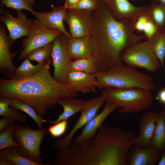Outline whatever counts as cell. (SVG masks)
Masks as SVG:
<instances>
[{"label": "cell", "instance_id": "obj_28", "mask_svg": "<svg viewBox=\"0 0 165 165\" xmlns=\"http://www.w3.org/2000/svg\"><path fill=\"white\" fill-rule=\"evenodd\" d=\"M10 106L27 114L35 121L40 129L43 128V123L47 122V120L43 119L42 116L36 113L33 108L21 100L16 98H10Z\"/></svg>", "mask_w": 165, "mask_h": 165}, {"label": "cell", "instance_id": "obj_38", "mask_svg": "<svg viewBox=\"0 0 165 165\" xmlns=\"http://www.w3.org/2000/svg\"><path fill=\"white\" fill-rule=\"evenodd\" d=\"M64 6L68 9L69 7L73 6L77 3L79 0H64Z\"/></svg>", "mask_w": 165, "mask_h": 165}, {"label": "cell", "instance_id": "obj_30", "mask_svg": "<svg viewBox=\"0 0 165 165\" xmlns=\"http://www.w3.org/2000/svg\"><path fill=\"white\" fill-rule=\"evenodd\" d=\"M35 2V0H1L0 3L17 11L24 9L33 14L35 12L34 10Z\"/></svg>", "mask_w": 165, "mask_h": 165}, {"label": "cell", "instance_id": "obj_9", "mask_svg": "<svg viewBox=\"0 0 165 165\" xmlns=\"http://www.w3.org/2000/svg\"><path fill=\"white\" fill-rule=\"evenodd\" d=\"M106 101L105 98L101 95L86 100L80 116L72 130L65 138L57 140L53 148H61L69 145L76 131L85 126L97 114L99 108Z\"/></svg>", "mask_w": 165, "mask_h": 165}, {"label": "cell", "instance_id": "obj_37", "mask_svg": "<svg viewBox=\"0 0 165 165\" xmlns=\"http://www.w3.org/2000/svg\"><path fill=\"white\" fill-rule=\"evenodd\" d=\"M156 99L160 103L165 105V88L159 91L156 97Z\"/></svg>", "mask_w": 165, "mask_h": 165}, {"label": "cell", "instance_id": "obj_13", "mask_svg": "<svg viewBox=\"0 0 165 165\" xmlns=\"http://www.w3.org/2000/svg\"><path fill=\"white\" fill-rule=\"evenodd\" d=\"M102 3L116 19H126L134 24L141 16L145 13L148 7L146 6H135L128 0H104Z\"/></svg>", "mask_w": 165, "mask_h": 165}, {"label": "cell", "instance_id": "obj_32", "mask_svg": "<svg viewBox=\"0 0 165 165\" xmlns=\"http://www.w3.org/2000/svg\"><path fill=\"white\" fill-rule=\"evenodd\" d=\"M101 4V3L98 0H79L77 3L69 7L68 9L86 10L94 11L99 8Z\"/></svg>", "mask_w": 165, "mask_h": 165}, {"label": "cell", "instance_id": "obj_17", "mask_svg": "<svg viewBox=\"0 0 165 165\" xmlns=\"http://www.w3.org/2000/svg\"><path fill=\"white\" fill-rule=\"evenodd\" d=\"M97 80L94 74L72 72L68 73L65 85L73 93H88L97 88Z\"/></svg>", "mask_w": 165, "mask_h": 165}, {"label": "cell", "instance_id": "obj_23", "mask_svg": "<svg viewBox=\"0 0 165 165\" xmlns=\"http://www.w3.org/2000/svg\"><path fill=\"white\" fill-rule=\"evenodd\" d=\"M145 41L148 46L159 59L160 66L163 67L165 59V30L156 33Z\"/></svg>", "mask_w": 165, "mask_h": 165}, {"label": "cell", "instance_id": "obj_1", "mask_svg": "<svg viewBox=\"0 0 165 165\" xmlns=\"http://www.w3.org/2000/svg\"><path fill=\"white\" fill-rule=\"evenodd\" d=\"M134 25L126 19H115L103 3L93 11L90 35L95 44L97 71L125 64L121 59L123 51L145 37L135 33Z\"/></svg>", "mask_w": 165, "mask_h": 165}, {"label": "cell", "instance_id": "obj_12", "mask_svg": "<svg viewBox=\"0 0 165 165\" xmlns=\"http://www.w3.org/2000/svg\"><path fill=\"white\" fill-rule=\"evenodd\" d=\"M14 41L11 39L6 34L5 25L0 26V70L4 78L13 79L16 68L13 65V60L17 53L21 50L11 53V47Z\"/></svg>", "mask_w": 165, "mask_h": 165}, {"label": "cell", "instance_id": "obj_16", "mask_svg": "<svg viewBox=\"0 0 165 165\" xmlns=\"http://www.w3.org/2000/svg\"><path fill=\"white\" fill-rule=\"evenodd\" d=\"M67 10L68 9L63 6L54 7L52 10L49 12L35 11L33 14L36 19L48 29L59 31L70 38L71 35L66 30L63 24Z\"/></svg>", "mask_w": 165, "mask_h": 165}, {"label": "cell", "instance_id": "obj_25", "mask_svg": "<svg viewBox=\"0 0 165 165\" xmlns=\"http://www.w3.org/2000/svg\"><path fill=\"white\" fill-rule=\"evenodd\" d=\"M10 98L0 97V116L10 118L24 124L27 123V116L19 110L10 106Z\"/></svg>", "mask_w": 165, "mask_h": 165}, {"label": "cell", "instance_id": "obj_35", "mask_svg": "<svg viewBox=\"0 0 165 165\" xmlns=\"http://www.w3.org/2000/svg\"><path fill=\"white\" fill-rule=\"evenodd\" d=\"M148 19V17L145 13L141 16L134 24L135 31L138 33L143 31L145 25Z\"/></svg>", "mask_w": 165, "mask_h": 165}, {"label": "cell", "instance_id": "obj_19", "mask_svg": "<svg viewBox=\"0 0 165 165\" xmlns=\"http://www.w3.org/2000/svg\"><path fill=\"white\" fill-rule=\"evenodd\" d=\"M159 112H150L144 113L139 126V134L134 144L144 147H152V142Z\"/></svg>", "mask_w": 165, "mask_h": 165}, {"label": "cell", "instance_id": "obj_10", "mask_svg": "<svg viewBox=\"0 0 165 165\" xmlns=\"http://www.w3.org/2000/svg\"><path fill=\"white\" fill-rule=\"evenodd\" d=\"M93 11L68 9L64 21L68 24L71 37L90 36Z\"/></svg>", "mask_w": 165, "mask_h": 165}, {"label": "cell", "instance_id": "obj_20", "mask_svg": "<svg viewBox=\"0 0 165 165\" xmlns=\"http://www.w3.org/2000/svg\"><path fill=\"white\" fill-rule=\"evenodd\" d=\"M86 101L83 99H76L75 97H71L62 101L59 104L63 108L62 113L58 116L55 120L47 121V123L55 124L63 120H68L76 113L82 111Z\"/></svg>", "mask_w": 165, "mask_h": 165}, {"label": "cell", "instance_id": "obj_21", "mask_svg": "<svg viewBox=\"0 0 165 165\" xmlns=\"http://www.w3.org/2000/svg\"><path fill=\"white\" fill-rule=\"evenodd\" d=\"M145 14L154 24L156 33L165 30V5L152 0Z\"/></svg>", "mask_w": 165, "mask_h": 165}, {"label": "cell", "instance_id": "obj_8", "mask_svg": "<svg viewBox=\"0 0 165 165\" xmlns=\"http://www.w3.org/2000/svg\"><path fill=\"white\" fill-rule=\"evenodd\" d=\"M69 38L63 34L56 38L53 42L51 57L54 68V79L65 85L68 73V67L72 60L68 52L67 43Z\"/></svg>", "mask_w": 165, "mask_h": 165}, {"label": "cell", "instance_id": "obj_40", "mask_svg": "<svg viewBox=\"0 0 165 165\" xmlns=\"http://www.w3.org/2000/svg\"><path fill=\"white\" fill-rule=\"evenodd\" d=\"M162 153L158 163V165H165V151Z\"/></svg>", "mask_w": 165, "mask_h": 165}, {"label": "cell", "instance_id": "obj_36", "mask_svg": "<svg viewBox=\"0 0 165 165\" xmlns=\"http://www.w3.org/2000/svg\"><path fill=\"white\" fill-rule=\"evenodd\" d=\"M14 121L10 118L3 117L0 119V132L13 124Z\"/></svg>", "mask_w": 165, "mask_h": 165}, {"label": "cell", "instance_id": "obj_29", "mask_svg": "<svg viewBox=\"0 0 165 165\" xmlns=\"http://www.w3.org/2000/svg\"><path fill=\"white\" fill-rule=\"evenodd\" d=\"M53 46L52 42L36 49L30 52L26 58L35 61L38 63H46L51 56Z\"/></svg>", "mask_w": 165, "mask_h": 165}, {"label": "cell", "instance_id": "obj_4", "mask_svg": "<svg viewBox=\"0 0 165 165\" xmlns=\"http://www.w3.org/2000/svg\"><path fill=\"white\" fill-rule=\"evenodd\" d=\"M151 91L136 88H106L101 94L117 108L123 114L139 112L145 111L151 105L153 100Z\"/></svg>", "mask_w": 165, "mask_h": 165}, {"label": "cell", "instance_id": "obj_5", "mask_svg": "<svg viewBox=\"0 0 165 165\" xmlns=\"http://www.w3.org/2000/svg\"><path fill=\"white\" fill-rule=\"evenodd\" d=\"M48 132V130L43 128L34 130L28 125L14 124L13 135L19 144V150L24 156L34 162L42 163L40 146Z\"/></svg>", "mask_w": 165, "mask_h": 165}, {"label": "cell", "instance_id": "obj_6", "mask_svg": "<svg viewBox=\"0 0 165 165\" xmlns=\"http://www.w3.org/2000/svg\"><path fill=\"white\" fill-rule=\"evenodd\" d=\"M122 61L127 66L145 69L155 72L160 66V61L147 46L145 41L139 42L126 48L121 56Z\"/></svg>", "mask_w": 165, "mask_h": 165}, {"label": "cell", "instance_id": "obj_15", "mask_svg": "<svg viewBox=\"0 0 165 165\" xmlns=\"http://www.w3.org/2000/svg\"><path fill=\"white\" fill-rule=\"evenodd\" d=\"M67 48L72 60L95 58V44L94 39L90 35L69 38Z\"/></svg>", "mask_w": 165, "mask_h": 165}, {"label": "cell", "instance_id": "obj_26", "mask_svg": "<svg viewBox=\"0 0 165 165\" xmlns=\"http://www.w3.org/2000/svg\"><path fill=\"white\" fill-rule=\"evenodd\" d=\"M46 63L34 65L30 60L25 58L20 65L16 68L13 79L21 80L33 76L43 68Z\"/></svg>", "mask_w": 165, "mask_h": 165}, {"label": "cell", "instance_id": "obj_18", "mask_svg": "<svg viewBox=\"0 0 165 165\" xmlns=\"http://www.w3.org/2000/svg\"><path fill=\"white\" fill-rule=\"evenodd\" d=\"M106 102L105 106L101 112L97 114L84 127L80 134L72 142L80 143L87 142L94 136L106 118L117 108L112 103L108 101H106Z\"/></svg>", "mask_w": 165, "mask_h": 165}, {"label": "cell", "instance_id": "obj_43", "mask_svg": "<svg viewBox=\"0 0 165 165\" xmlns=\"http://www.w3.org/2000/svg\"><path fill=\"white\" fill-rule=\"evenodd\" d=\"M163 110L165 111V105H164L163 106Z\"/></svg>", "mask_w": 165, "mask_h": 165}, {"label": "cell", "instance_id": "obj_22", "mask_svg": "<svg viewBox=\"0 0 165 165\" xmlns=\"http://www.w3.org/2000/svg\"><path fill=\"white\" fill-rule=\"evenodd\" d=\"M0 150V158L8 160L15 165H51L50 162L39 163L28 159L21 154L18 147H8Z\"/></svg>", "mask_w": 165, "mask_h": 165}, {"label": "cell", "instance_id": "obj_34", "mask_svg": "<svg viewBox=\"0 0 165 165\" xmlns=\"http://www.w3.org/2000/svg\"><path fill=\"white\" fill-rule=\"evenodd\" d=\"M143 32L144 36L147 38V39L151 38L156 33V27L149 18L145 25Z\"/></svg>", "mask_w": 165, "mask_h": 165}, {"label": "cell", "instance_id": "obj_33", "mask_svg": "<svg viewBox=\"0 0 165 165\" xmlns=\"http://www.w3.org/2000/svg\"><path fill=\"white\" fill-rule=\"evenodd\" d=\"M68 120H62L49 127L48 131L53 137L58 138L66 132L68 125Z\"/></svg>", "mask_w": 165, "mask_h": 165}, {"label": "cell", "instance_id": "obj_42", "mask_svg": "<svg viewBox=\"0 0 165 165\" xmlns=\"http://www.w3.org/2000/svg\"><path fill=\"white\" fill-rule=\"evenodd\" d=\"M101 3H102L104 0H98Z\"/></svg>", "mask_w": 165, "mask_h": 165}, {"label": "cell", "instance_id": "obj_3", "mask_svg": "<svg viewBox=\"0 0 165 165\" xmlns=\"http://www.w3.org/2000/svg\"><path fill=\"white\" fill-rule=\"evenodd\" d=\"M97 88H136L151 91L155 88L153 81L149 75L137 68L125 65L118 66L94 74Z\"/></svg>", "mask_w": 165, "mask_h": 165}, {"label": "cell", "instance_id": "obj_24", "mask_svg": "<svg viewBox=\"0 0 165 165\" xmlns=\"http://www.w3.org/2000/svg\"><path fill=\"white\" fill-rule=\"evenodd\" d=\"M152 147L162 153L165 151V111L159 112L153 137Z\"/></svg>", "mask_w": 165, "mask_h": 165}, {"label": "cell", "instance_id": "obj_11", "mask_svg": "<svg viewBox=\"0 0 165 165\" xmlns=\"http://www.w3.org/2000/svg\"><path fill=\"white\" fill-rule=\"evenodd\" d=\"M1 20L6 25L9 31V37L13 41L23 36L28 37L30 35L32 19L28 18L21 11H18V16H13L6 9H1Z\"/></svg>", "mask_w": 165, "mask_h": 165}, {"label": "cell", "instance_id": "obj_27", "mask_svg": "<svg viewBox=\"0 0 165 165\" xmlns=\"http://www.w3.org/2000/svg\"><path fill=\"white\" fill-rule=\"evenodd\" d=\"M97 71V66L95 58L72 60L68 67V72H77L94 74Z\"/></svg>", "mask_w": 165, "mask_h": 165}, {"label": "cell", "instance_id": "obj_7", "mask_svg": "<svg viewBox=\"0 0 165 165\" xmlns=\"http://www.w3.org/2000/svg\"><path fill=\"white\" fill-rule=\"evenodd\" d=\"M62 33L56 30L48 29L37 19L32 20L29 36L22 39L23 50L21 51L18 58L24 60L32 50L52 43Z\"/></svg>", "mask_w": 165, "mask_h": 165}, {"label": "cell", "instance_id": "obj_39", "mask_svg": "<svg viewBox=\"0 0 165 165\" xmlns=\"http://www.w3.org/2000/svg\"><path fill=\"white\" fill-rule=\"evenodd\" d=\"M0 165H15L12 161L4 158H0Z\"/></svg>", "mask_w": 165, "mask_h": 165}, {"label": "cell", "instance_id": "obj_14", "mask_svg": "<svg viewBox=\"0 0 165 165\" xmlns=\"http://www.w3.org/2000/svg\"><path fill=\"white\" fill-rule=\"evenodd\" d=\"M161 152L152 147H144L134 144L126 157V165H154L160 160Z\"/></svg>", "mask_w": 165, "mask_h": 165}, {"label": "cell", "instance_id": "obj_2", "mask_svg": "<svg viewBox=\"0 0 165 165\" xmlns=\"http://www.w3.org/2000/svg\"><path fill=\"white\" fill-rule=\"evenodd\" d=\"M50 57L43 68L34 75L21 80L0 78V97L16 98L26 103L42 116L62 101L75 97L66 85L55 80L50 71Z\"/></svg>", "mask_w": 165, "mask_h": 165}, {"label": "cell", "instance_id": "obj_31", "mask_svg": "<svg viewBox=\"0 0 165 165\" xmlns=\"http://www.w3.org/2000/svg\"><path fill=\"white\" fill-rule=\"evenodd\" d=\"M14 126L13 124L0 132V150L10 147H20L19 144L14 140L13 137Z\"/></svg>", "mask_w": 165, "mask_h": 165}, {"label": "cell", "instance_id": "obj_41", "mask_svg": "<svg viewBox=\"0 0 165 165\" xmlns=\"http://www.w3.org/2000/svg\"><path fill=\"white\" fill-rule=\"evenodd\" d=\"M156 2H159L165 5V0H155Z\"/></svg>", "mask_w": 165, "mask_h": 165}]
</instances>
